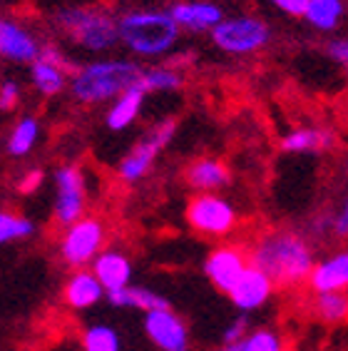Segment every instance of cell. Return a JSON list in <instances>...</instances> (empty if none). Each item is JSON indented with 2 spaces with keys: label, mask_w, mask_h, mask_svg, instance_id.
I'll return each instance as SVG.
<instances>
[{
  "label": "cell",
  "mask_w": 348,
  "mask_h": 351,
  "mask_svg": "<svg viewBox=\"0 0 348 351\" xmlns=\"http://www.w3.org/2000/svg\"><path fill=\"white\" fill-rule=\"evenodd\" d=\"M249 262L266 271L276 287L294 289L308 284V277L316 267L314 239L303 230L294 227H276L264 230L249 244Z\"/></svg>",
  "instance_id": "cell-1"
},
{
  "label": "cell",
  "mask_w": 348,
  "mask_h": 351,
  "mask_svg": "<svg viewBox=\"0 0 348 351\" xmlns=\"http://www.w3.org/2000/svg\"><path fill=\"white\" fill-rule=\"evenodd\" d=\"M120 45L137 60H162L177 50L182 27L169 8H129L117 15Z\"/></svg>",
  "instance_id": "cell-2"
},
{
  "label": "cell",
  "mask_w": 348,
  "mask_h": 351,
  "mask_svg": "<svg viewBox=\"0 0 348 351\" xmlns=\"http://www.w3.org/2000/svg\"><path fill=\"white\" fill-rule=\"evenodd\" d=\"M145 68L132 58H102L87 60L70 75V95L80 105H105L122 93L140 85Z\"/></svg>",
  "instance_id": "cell-3"
},
{
  "label": "cell",
  "mask_w": 348,
  "mask_h": 351,
  "mask_svg": "<svg viewBox=\"0 0 348 351\" xmlns=\"http://www.w3.org/2000/svg\"><path fill=\"white\" fill-rule=\"evenodd\" d=\"M55 30L90 55H108L120 45V23L102 5H67L53 18Z\"/></svg>",
  "instance_id": "cell-4"
},
{
  "label": "cell",
  "mask_w": 348,
  "mask_h": 351,
  "mask_svg": "<svg viewBox=\"0 0 348 351\" xmlns=\"http://www.w3.org/2000/svg\"><path fill=\"white\" fill-rule=\"evenodd\" d=\"M274 30L264 18L256 15H229L209 33L212 45L232 58H251L266 50Z\"/></svg>",
  "instance_id": "cell-5"
},
{
  "label": "cell",
  "mask_w": 348,
  "mask_h": 351,
  "mask_svg": "<svg viewBox=\"0 0 348 351\" xmlns=\"http://www.w3.org/2000/svg\"><path fill=\"white\" fill-rule=\"evenodd\" d=\"M174 135H177V120L164 117V120L154 122L152 128L125 152V157L117 165V177L125 184L142 182L152 172L157 157L167 149V145L174 140Z\"/></svg>",
  "instance_id": "cell-6"
},
{
  "label": "cell",
  "mask_w": 348,
  "mask_h": 351,
  "mask_svg": "<svg viewBox=\"0 0 348 351\" xmlns=\"http://www.w3.org/2000/svg\"><path fill=\"white\" fill-rule=\"evenodd\" d=\"M105 239H108L105 222L100 217L85 215L70 227H62V234L58 239V254L70 269H87L105 250Z\"/></svg>",
  "instance_id": "cell-7"
},
{
  "label": "cell",
  "mask_w": 348,
  "mask_h": 351,
  "mask_svg": "<svg viewBox=\"0 0 348 351\" xmlns=\"http://www.w3.org/2000/svg\"><path fill=\"white\" fill-rule=\"evenodd\" d=\"M184 219L197 234L209 237V239H221L236 230L239 212L219 192H204V195H195L187 202Z\"/></svg>",
  "instance_id": "cell-8"
},
{
  "label": "cell",
  "mask_w": 348,
  "mask_h": 351,
  "mask_svg": "<svg viewBox=\"0 0 348 351\" xmlns=\"http://www.w3.org/2000/svg\"><path fill=\"white\" fill-rule=\"evenodd\" d=\"M53 219L58 227H70L87 215V180L77 165H62L53 175Z\"/></svg>",
  "instance_id": "cell-9"
},
{
  "label": "cell",
  "mask_w": 348,
  "mask_h": 351,
  "mask_svg": "<svg viewBox=\"0 0 348 351\" xmlns=\"http://www.w3.org/2000/svg\"><path fill=\"white\" fill-rule=\"evenodd\" d=\"M249 252L244 247H236V244H219L209 252L201 269H204V277L209 279V284L214 287L221 294H229L234 289V284L239 282V277L247 271L249 267Z\"/></svg>",
  "instance_id": "cell-10"
},
{
  "label": "cell",
  "mask_w": 348,
  "mask_h": 351,
  "mask_svg": "<svg viewBox=\"0 0 348 351\" xmlns=\"http://www.w3.org/2000/svg\"><path fill=\"white\" fill-rule=\"evenodd\" d=\"M142 326H145L147 339L160 351H192L187 322L172 306L147 311L142 319Z\"/></svg>",
  "instance_id": "cell-11"
},
{
  "label": "cell",
  "mask_w": 348,
  "mask_h": 351,
  "mask_svg": "<svg viewBox=\"0 0 348 351\" xmlns=\"http://www.w3.org/2000/svg\"><path fill=\"white\" fill-rule=\"evenodd\" d=\"M274 291H276L274 279L269 277L266 271H261L259 267L249 264L247 271L241 274L239 282L234 284V289L229 291L227 297L239 314H254V311L264 309L271 302Z\"/></svg>",
  "instance_id": "cell-12"
},
{
  "label": "cell",
  "mask_w": 348,
  "mask_h": 351,
  "mask_svg": "<svg viewBox=\"0 0 348 351\" xmlns=\"http://www.w3.org/2000/svg\"><path fill=\"white\" fill-rule=\"evenodd\" d=\"M42 53V43L38 35L25 27L21 21L0 15V60L33 65Z\"/></svg>",
  "instance_id": "cell-13"
},
{
  "label": "cell",
  "mask_w": 348,
  "mask_h": 351,
  "mask_svg": "<svg viewBox=\"0 0 348 351\" xmlns=\"http://www.w3.org/2000/svg\"><path fill=\"white\" fill-rule=\"evenodd\" d=\"M169 13L182 27V33L192 35H209L227 18L221 5H216L212 0H177L169 5Z\"/></svg>",
  "instance_id": "cell-14"
},
{
  "label": "cell",
  "mask_w": 348,
  "mask_h": 351,
  "mask_svg": "<svg viewBox=\"0 0 348 351\" xmlns=\"http://www.w3.org/2000/svg\"><path fill=\"white\" fill-rule=\"evenodd\" d=\"M308 289L314 294L348 291V247H338L326 257L316 259V267L308 277Z\"/></svg>",
  "instance_id": "cell-15"
},
{
  "label": "cell",
  "mask_w": 348,
  "mask_h": 351,
  "mask_svg": "<svg viewBox=\"0 0 348 351\" xmlns=\"http://www.w3.org/2000/svg\"><path fill=\"white\" fill-rule=\"evenodd\" d=\"M62 299L70 309L85 311L97 306L102 299H108V289L102 287V282L90 267L87 269H73V274L67 277L65 287H62Z\"/></svg>",
  "instance_id": "cell-16"
},
{
  "label": "cell",
  "mask_w": 348,
  "mask_h": 351,
  "mask_svg": "<svg viewBox=\"0 0 348 351\" xmlns=\"http://www.w3.org/2000/svg\"><path fill=\"white\" fill-rule=\"evenodd\" d=\"M184 182L195 195L219 192V189L232 184V169L227 162H221L219 157H199V160L187 165Z\"/></svg>",
  "instance_id": "cell-17"
},
{
  "label": "cell",
  "mask_w": 348,
  "mask_h": 351,
  "mask_svg": "<svg viewBox=\"0 0 348 351\" xmlns=\"http://www.w3.org/2000/svg\"><path fill=\"white\" fill-rule=\"evenodd\" d=\"M334 145V130L319 128V125H303V128L288 130L279 142L282 152H286V155H319V152H328Z\"/></svg>",
  "instance_id": "cell-18"
},
{
  "label": "cell",
  "mask_w": 348,
  "mask_h": 351,
  "mask_svg": "<svg viewBox=\"0 0 348 351\" xmlns=\"http://www.w3.org/2000/svg\"><path fill=\"white\" fill-rule=\"evenodd\" d=\"M90 269L97 274V279L102 282V287L110 291H117V289H125L132 284V259L125 254L122 250H105L97 254L92 264H90Z\"/></svg>",
  "instance_id": "cell-19"
},
{
  "label": "cell",
  "mask_w": 348,
  "mask_h": 351,
  "mask_svg": "<svg viewBox=\"0 0 348 351\" xmlns=\"http://www.w3.org/2000/svg\"><path fill=\"white\" fill-rule=\"evenodd\" d=\"M145 100H147V93L142 90V85H134L127 93H122L117 100L110 102L108 112H105V125L110 132H125L132 128L137 117L142 115Z\"/></svg>",
  "instance_id": "cell-20"
},
{
  "label": "cell",
  "mask_w": 348,
  "mask_h": 351,
  "mask_svg": "<svg viewBox=\"0 0 348 351\" xmlns=\"http://www.w3.org/2000/svg\"><path fill=\"white\" fill-rule=\"evenodd\" d=\"M70 75H73V68L47 60V58H38L30 65V85L42 97H58L60 93L70 90Z\"/></svg>",
  "instance_id": "cell-21"
},
{
  "label": "cell",
  "mask_w": 348,
  "mask_h": 351,
  "mask_svg": "<svg viewBox=\"0 0 348 351\" xmlns=\"http://www.w3.org/2000/svg\"><path fill=\"white\" fill-rule=\"evenodd\" d=\"M346 13H348V0H308L303 21L316 33L331 35L343 25Z\"/></svg>",
  "instance_id": "cell-22"
},
{
  "label": "cell",
  "mask_w": 348,
  "mask_h": 351,
  "mask_svg": "<svg viewBox=\"0 0 348 351\" xmlns=\"http://www.w3.org/2000/svg\"><path fill=\"white\" fill-rule=\"evenodd\" d=\"M108 302L117 309H140V311H154V309H164L169 306L167 297H162L160 291L149 289V287H125V289L110 291Z\"/></svg>",
  "instance_id": "cell-23"
},
{
  "label": "cell",
  "mask_w": 348,
  "mask_h": 351,
  "mask_svg": "<svg viewBox=\"0 0 348 351\" xmlns=\"http://www.w3.org/2000/svg\"><path fill=\"white\" fill-rule=\"evenodd\" d=\"M38 140H40V120L35 115H23L10 128V132H8V140H5L8 155L15 157V160H23V157H27L33 152Z\"/></svg>",
  "instance_id": "cell-24"
},
{
  "label": "cell",
  "mask_w": 348,
  "mask_h": 351,
  "mask_svg": "<svg viewBox=\"0 0 348 351\" xmlns=\"http://www.w3.org/2000/svg\"><path fill=\"white\" fill-rule=\"evenodd\" d=\"M142 90L147 95L154 93H177L184 88V70L174 68L172 62H157L142 73Z\"/></svg>",
  "instance_id": "cell-25"
},
{
  "label": "cell",
  "mask_w": 348,
  "mask_h": 351,
  "mask_svg": "<svg viewBox=\"0 0 348 351\" xmlns=\"http://www.w3.org/2000/svg\"><path fill=\"white\" fill-rule=\"evenodd\" d=\"M311 311L323 324H343V322H348V291H321V294H314Z\"/></svg>",
  "instance_id": "cell-26"
},
{
  "label": "cell",
  "mask_w": 348,
  "mask_h": 351,
  "mask_svg": "<svg viewBox=\"0 0 348 351\" xmlns=\"http://www.w3.org/2000/svg\"><path fill=\"white\" fill-rule=\"evenodd\" d=\"M35 234V222L21 212L0 207V247L15 242H27Z\"/></svg>",
  "instance_id": "cell-27"
},
{
  "label": "cell",
  "mask_w": 348,
  "mask_h": 351,
  "mask_svg": "<svg viewBox=\"0 0 348 351\" xmlns=\"http://www.w3.org/2000/svg\"><path fill=\"white\" fill-rule=\"evenodd\" d=\"M82 351H122V339L110 324H92L82 334Z\"/></svg>",
  "instance_id": "cell-28"
},
{
  "label": "cell",
  "mask_w": 348,
  "mask_h": 351,
  "mask_svg": "<svg viewBox=\"0 0 348 351\" xmlns=\"http://www.w3.org/2000/svg\"><path fill=\"white\" fill-rule=\"evenodd\" d=\"M239 346L241 351H284V339L271 326H259V329L249 331Z\"/></svg>",
  "instance_id": "cell-29"
},
{
  "label": "cell",
  "mask_w": 348,
  "mask_h": 351,
  "mask_svg": "<svg viewBox=\"0 0 348 351\" xmlns=\"http://www.w3.org/2000/svg\"><path fill=\"white\" fill-rule=\"evenodd\" d=\"M249 317L247 314H241V317L232 319L227 326H224V331H221V344H241L244 339H247L249 334Z\"/></svg>",
  "instance_id": "cell-30"
},
{
  "label": "cell",
  "mask_w": 348,
  "mask_h": 351,
  "mask_svg": "<svg viewBox=\"0 0 348 351\" xmlns=\"http://www.w3.org/2000/svg\"><path fill=\"white\" fill-rule=\"evenodd\" d=\"M21 82L3 80L0 82V112H13L21 105Z\"/></svg>",
  "instance_id": "cell-31"
},
{
  "label": "cell",
  "mask_w": 348,
  "mask_h": 351,
  "mask_svg": "<svg viewBox=\"0 0 348 351\" xmlns=\"http://www.w3.org/2000/svg\"><path fill=\"white\" fill-rule=\"evenodd\" d=\"M326 58L348 73V38H331L326 43Z\"/></svg>",
  "instance_id": "cell-32"
},
{
  "label": "cell",
  "mask_w": 348,
  "mask_h": 351,
  "mask_svg": "<svg viewBox=\"0 0 348 351\" xmlns=\"http://www.w3.org/2000/svg\"><path fill=\"white\" fill-rule=\"evenodd\" d=\"M269 3H271V8H276L282 15L294 18V21H303L306 8H308V0H269Z\"/></svg>",
  "instance_id": "cell-33"
},
{
  "label": "cell",
  "mask_w": 348,
  "mask_h": 351,
  "mask_svg": "<svg viewBox=\"0 0 348 351\" xmlns=\"http://www.w3.org/2000/svg\"><path fill=\"white\" fill-rule=\"evenodd\" d=\"M328 237L348 242V215L346 212H328Z\"/></svg>",
  "instance_id": "cell-34"
},
{
  "label": "cell",
  "mask_w": 348,
  "mask_h": 351,
  "mask_svg": "<svg viewBox=\"0 0 348 351\" xmlns=\"http://www.w3.org/2000/svg\"><path fill=\"white\" fill-rule=\"evenodd\" d=\"M42 180H45V172H42V169H38V167L27 169L25 175H23V180L18 182V189H21L23 195H33V192H38Z\"/></svg>",
  "instance_id": "cell-35"
},
{
  "label": "cell",
  "mask_w": 348,
  "mask_h": 351,
  "mask_svg": "<svg viewBox=\"0 0 348 351\" xmlns=\"http://www.w3.org/2000/svg\"><path fill=\"white\" fill-rule=\"evenodd\" d=\"M214 351H241V346L239 344H221L219 349H214Z\"/></svg>",
  "instance_id": "cell-36"
},
{
  "label": "cell",
  "mask_w": 348,
  "mask_h": 351,
  "mask_svg": "<svg viewBox=\"0 0 348 351\" xmlns=\"http://www.w3.org/2000/svg\"><path fill=\"white\" fill-rule=\"evenodd\" d=\"M341 212H346V215H348V197H346V202H343V207H341Z\"/></svg>",
  "instance_id": "cell-37"
}]
</instances>
